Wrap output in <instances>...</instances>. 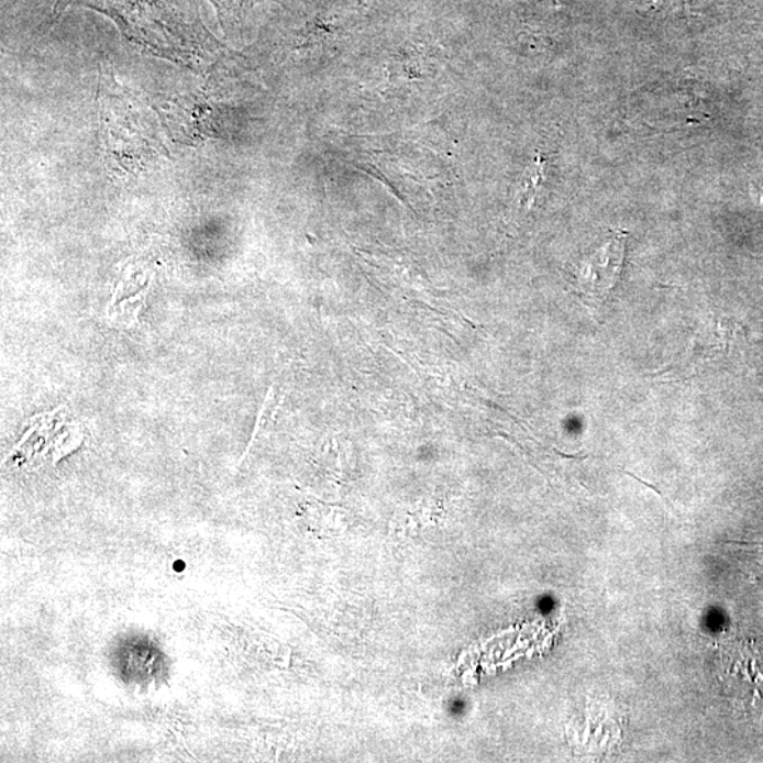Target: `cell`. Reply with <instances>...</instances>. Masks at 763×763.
I'll use <instances>...</instances> for the list:
<instances>
[{
	"label": "cell",
	"mask_w": 763,
	"mask_h": 763,
	"mask_svg": "<svg viewBox=\"0 0 763 763\" xmlns=\"http://www.w3.org/2000/svg\"><path fill=\"white\" fill-rule=\"evenodd\" d=\"M626 232H617L574 266V287L588 303H602L617 286L626 261Z\"/></svg>",
	"instance_id": "6da1fadb"
},
{
	"label": "cell",
	"mask_w": 763,
	"mask_h": 763,
	"mask_svg": "<svg viewBox=\"0 0 763 763\" xmlns=\"http://www.w3.org/2000/svg\"><path fill=\"white\" fill-rule=\"evenodd\" d=\"M544 180V163L542 158L538 157L537 162L532 166L527 168L524 172L522 187L519 191V207L522 210H529L533 206L534 200H537L540 187H542Z\"/></svg>",
	"instance_id": "7a4b0ae2"
},
{
	"label": "cell",
	"mask_w": 763,
	"mask_h": 763,
	"mask_svg": "<svg viewBox=\"0 0 763 763\" xmlns=\"http://www.w3.org/2000/svg\"><path fill=\"white\" fill-rule=\"evenodd\" d=\"M756 190H758V198H760L761 204H763V183H761V185L758 186Z\"/></svg>",
	"instance_id": "3957f363"
}]
</instances>
